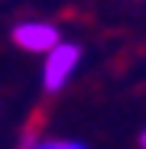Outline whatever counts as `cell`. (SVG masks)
Here are the masks:
<instances>
[{
  "instance_id": "3957f363",
  "label": "cell",
  "mask_w": 146,
  "mask_h": 149,
  "mask_svg": "<svg viewBox=\"0 0 146 149\" xmlns=\"http://www.w3.org/2000/svg\"><path fill=\"white\" fill-rule=\"evenodd\" d=\"M29 149H88V146H85L81 139H42V136H39Z\"/></svg>"
},
{
  "instance_id": "6da1fadb",
  "label": "cell",
  "mask_w": 146,
  "mask_h": 149,
  "mask_svg": "<svg viewBox=\"0 0 146 149\" xmlns=\"http://www.w3.org/2000/svg\"><path fill=\"white\" fill-rule=\"evenodd\" d=\"M81 65V45L78 42H55L42 58V91L45 94H59L71 74Z\"/></svg>"
},
{
  "instance_id": "277c9868",
  "label": "cell",
  "mask_w": 146,
  "mask_h": 149,
  "mask_svg": "<svg viewBox=\"0 0 146 149\" xmlns=\"http://www.w3.org/2000/svg\"><path fill=\"white\" fill-rule=\"evenodd\" d=\"M140 149H146V130L140 133Z\"/></svg>"
},
{
  "instance_id": "7a4b0ae2",
  "label": "cell",
  "mask_w": 146,
  "mask_h": 149,
  "mask_svg": "<svg viewBox=\"0 0 146 149\" xmlns=\"http://www.w3.org/2000/svg\"><path fill=\"white\" fill-rule=\"evenodd\" d=\"M10 39L23 49V52H33V55H45L55 42H62L59 26L49 19H23L10 29Z\"/></svg>"
}]
</instances>
